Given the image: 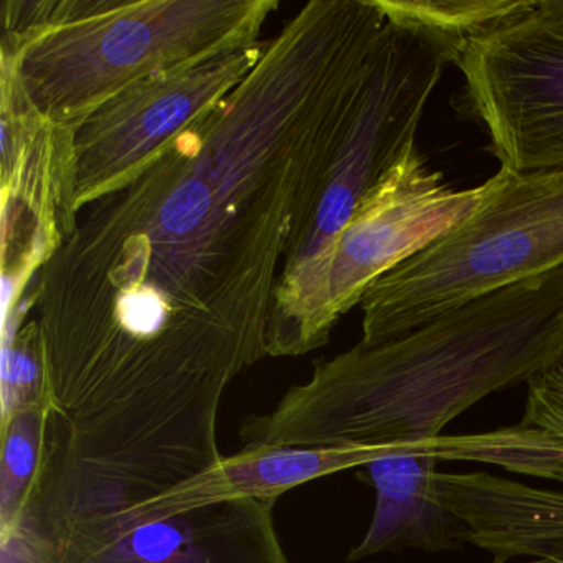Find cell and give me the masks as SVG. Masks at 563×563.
Returning a JSON list of instances; mask_svg holds the SVG:
<instances>
[{"label": "cell", "mask_w": 563, "mask_h": 563, "mask_svg": "<svg viewBox=\"0 0 563 563\" xmlns=\"http://www.w3.org/2000/svg\"><path fill=\"white\" fill-rule=\"evenodd\" d=\"M385 24L375 0H311L229 97L78 210L31 288L52 398L38 486L52 503L121 516L223 460V394L268 357L289 243Z\"/></svg>", "instance_id": "obj_1"}, {"label": "cell", "mask_w": 563, "mask_h": 563, "mask_svg": "<svg viewBox=\"0 0 563 563\" xmlns=\"http://www.w3.org/2000/svg\"><path fill=\"white\" fill-rule=\"evenodd\" d=\"M563 349V266L481 296L382 344L314 364L275 410L240 424L243 451L400 446L440 437L494 391L529 382Z\"/></svg>", "instance_id": "obj_2"}, {"label": "cell", "mask_w": 563, "mask_h": 563, "mask_svg": "<svg viewBox=\"0 0 563 563\" xmlns=\"http://www.w3.org/2000/svg\"><path fill=\"white\" fill-rule=\"evenodd\" d=\"M279 0H2L0 68L77 131L131 85L262 41Z\"/></svg>", "instance_id": "obj_3"}, {"label": "cell", "mask_w": 563, "mask_h": 563, "mask_svg": "<svg viewBox=\"0 0 563 563\" xmlns=\"http://www.w3.org/2000/svg\"><path fill=\"white\" fill-rule=\"evenodd\" d=\"M448 60L413 29L388 22L368 62L351 123L289 243L266 325L268 357H298L332 250L365 197L417 131Z\"/></svg>", "instance_id": "obj_4"}, {"label": "cell", "mask_w": 563, "mask_h": 563, "mask_svg": "<svg viewBox=\"0 0 563 563\" xmlns=\"http://www.w3.org/2000/svg\"><path fill=\"white\" fill-rule=\"evenodd\" d=\"M562 266L563 167H500L460 223L367 289L361 342L400 338L481 296Z\"/></svg>", "instance_id": "obj_5"}, {"label": "cell", "mask_w": 563, "mask_h": 563, "mask_svg": "<svg viewBox=\"0 0 563 563\" xmlns=\"http://www.w3.org/2000/svg\"><path fill=\"white\" fill-rule=\"evenodd\" d=\"M463 101L512 173L563 167V15L537 8L476 38L456 62Z\"/></svg>", "instance_id": "obj_6"}, {"label": "cell", "mask_w": 563, "mask_h": 563, "mask_svg": "<svg viewBox=\"0 0 563 563\" xmlns=\"http://www.w3.org/2000/svg\"><path fill=\"white\" fill-rule=\"evenodd\" d=\"M486 194L454 190L430 169L417 141L365 197L335 242L305 332V354L324 347L342 316L382 276L450 232Z\"/></svg>", "instance_id": "obj_7"}, {"label": "cell", "mask_w": 563, "mask_h": 563, "mask_svg": "<svg viewBox=\"0 0 563 563\" xmlns=\"http://www.w3.org/2000/svg\"><path fill=\"white\" fill-rule=\"evenodd\" d=\"M266 42L161 71L98 108L75 133V212L130 183L184 128L229 97L262 60Z\"/></svg>", "instance_id": "obj_8"}, {"label": "cell", "mask_w": 563, "mask_h": 563, "mask_svg": "<svg viewBox=\"0 0 563 563\" xmlns=\"http://www.w3.org/2000/svg\"><path fill=\"white\" fill-rule=\"evenodd\" d=\"M2 314L14 311L77 225L75 133L35 110L0 68Z\"/></svg>", "instance_id": "obj_9"}, {"label": "cell", "mask_w": 563, "mask_h": 563, "mask_svg": "<svg viewBox=\"0 0 563 563\" xmlns=\"http://www.w3.org/2000/svg\"><path fill=\"white\" fill-rule=\"evenodd\" d=\"M438 460L479 461L537 477L550 466L545 444L517 424L489 433L408 443L395 453L368 461L358 467L357 476L374 487L377 500L367 533L349 553V562L405 549H461L464 526L443 506L434 489Z\"/></svg>", "instance_id": "obj_10"}, {"label": "cell", "mask_w": 563, "mask_h": 563, "mask_svg": "<svg viewBox=\"0 0 563 563\" xmlns=\"http://www.w3.org/2000/svg\"><path fill=\"white\" fill-rule=\"evenodd\" d=\"M276 500L194 507L121 532L27 552L32 563H289L275 526Z\"/></svg>", "instance_id": "obj_11"}, {"label": "cell", "mask_w": 563, "mask_h": 563, "mask_svg": "<svg viewBox=\"0 0 563 563\" xmlns=\"http://www.w3.org/2000/svg\"><path fill=\"white\" fill-rule=\"evenodd\" d=\"M400 446L263 448L223 456L217 466L176 489L134 507L110 532L164 519L194 507L236 499L278 500L292 487L401 450ZM101 536V533H98Z\"/></svg>", "instance_id": "obj_12"}, {"label": "cell", "mask_w": 563, "mask_h": 563, "mask_svg": "<svg viewBox=\"0 0 563 563\" xmlns=\"http://www.w3.org/2000/svg\"><path fill=\"white\" fill-rule=\"evenodd\" d=\"M434 489L464 526V543L493 553L494 563L516 556H563V493L539 489L489 473H438Z\"/></svg>", "instance_id": "obj_13"}, {"label": "cell", "mask_w": 563, "mask_h": 563, "mask_svg": "<svg viewBox=\"0 0 563 563\" xmlns=\"http://www.w3.org/2000/svg\"><path fill=\"white\" fill-rule=\"evenodd\" d=\"M388 22L413 29L456 65L476 38L536 11V0H377Z\"/></svg>", "instance_id": "obj_14"}, {"label": "cell", "mask_w": 563, "mask_h": 563, "mask_svg": "<svg viewBox=\"0 0 563 563\" xmlns=\"http://www.w3.org/2000/svg\"><path fill=\"white\" fill-rule=\"evenodd\" d=\"M51 405L19 408L2 418L0 454V536L2 545L21 533L47 448Z\"/></svg>", "instance_id": "obj_15"}, {"label": "cell", "mask_w": 563, "mask_h": 563, "mask_svg": "<svg viewBox=\"0 0 563 563\" xmlns=\"http://www.w3.org/2000/svg\"><path fill=\"white\" fill-rule=\"evenodd\" d=\"M2 418L19 408L51 405L44 334L37 319L2 334Z\"/></svg>", "instance_id": "obj_16"}, {"label": "cell", "mask_w": 563, "mask_h": 563, "mask_svg": "<svg viewBox=\"0 0 563 563\" xmlns=\"http://www.w3.org/2000/svg\"><path fill=\"white\" fill-rule=\"evenodd\" d=\"M517 424L543 434L563 451V349L527 382L526 410Z\"/></svg>", "instance_id": "obj_17"}, {"label": "cell", "mask_w": 563, "mask_h": 563, "mask_svg": "<svg viewBox=\"0 0 563 563\" xmlns=\"http://www.w3.org/2000/svg\"><path fill=\"white\" fill-rule=\"evenodd\" d=\"M537 8L563 15V0H537Z\"/></svg>", "instance_id": "obj_18"}, {"label": "cell", "mask_w": 563, "mask_h": 563, "mask_svg": "<svg viewBox=\"0 0 563 563\" xmlns=\"http://www.w3.org/2000/svg\"><path fill=\"white\" fill-rule=\"evenodd\" d=\"M523 563H563V556H562V559H555V560H532V562H523Z\"/></svg>", "instance_id": "obj_19"}]
</instances>
